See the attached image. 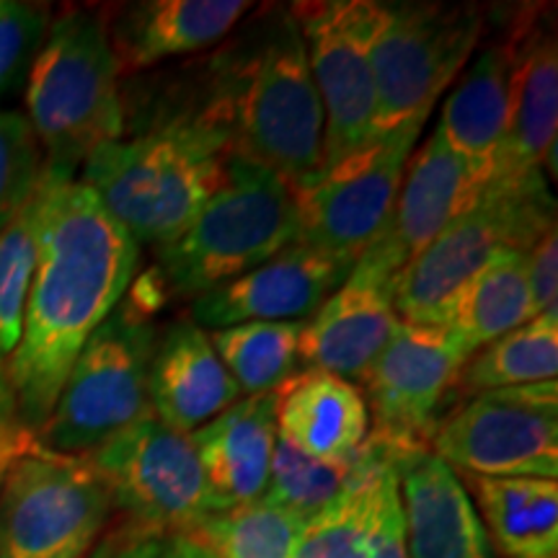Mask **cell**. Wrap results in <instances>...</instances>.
I'll return each mask as SVG.
<instances>
[{"mask_svg": "<svg viewBox=\"0 0 558 558\" xmlns=\"http://www.w3.org/2000/svg\"><path fill=\"white\" fill-rule=\"evenodd\" d=\"M140 246L75 173L41 166L39 243L24 329L5 362L24 427L52 414L81 349L124 300Z\"/></svg>", "mask_w": 558, "mask_h": 558, "instance_id": "cell-1", "label": "cell"}, {"mask_svg": "<svg viewBox=\"0 0 558 558\" xmlns=\"http://www.w3.org/2000/svg\"><path fill=\"white\" fill-rule=\"evenodd\" d=\"M197 114L226 132L233 156L295 190L324 171V109L290 5L264 13L215 58Z\"/></svg>", "mask_w": 558, "mask_h": 558, "instance_id": "cell-2", "label": "cell"}, {"mask_svg": "<svg viewBox=\"0 0 558 558\" xmlns=\"http://www.w3.org/2000/svg\"><path fill=\"white\" fill-rule=\"evenodd\" d=\"M230 156L226 132L199 114H181L104 145L81 166L78 181L137 246H163L220 190Z\"/></svg>", "mask_w": 558, "mask_h": 558, "instance_id": "cell-3", "label": "cell"}, {"mask_svg": "<svg viewBox=\"0 0 558 558\" xmlns=\"http://www.w3.org/2000/svg\"><path fill=\"white\" fill-rule=\"evenodd\" d=\"M26 122L47 166L75 173L124 135L120 68L107 21L68 11L50 24L26 78Z\"/></svg>", "mask_w": 558, "mask_h": 558, "instance_id": "cell-4", "label": "cell"}, {"mask_svg": "<svg viewBox=\"0 0 558 558\" xmlns=\"http://www.w3.org/2000/svg\"><path fill=\"white\" fill-rule=\"evenodd\" d=\"M298 241L295 186L230 156L226 181L177 239L158 246L156 290L197 300L262 267Z\"/></svg>", "mask_w": 558, "mask_h": 558, "instance_id": "cell-5", "label": "cell"}, {"mask_svg": "<svg viewBox=\"0 0 558 558\" xmlns=\"http://www.w3.org/2000/svg\"><path fill=\"white\" fill-rule=\"evenodd\" d=\"M556 226V202L543 171L492 177L469 213L452 220L393 282L403 324L442 326L450 300L501 251L527 254Z\"/></svg>", "mask_w": 558, "mask_h": 558, "instance_id": "cell-6", "label": "cell"}, {"mask_svg": "<svg viewBox=\"0 0 558 558\" xmlns=\"http://www.w3.org/2000/svg\"><path fill=\"white\" fill-rule=\"evenodd\" d=\"M486 34L476 3H369L375 135L424 124Z\"/></svg>", "mask_w": 558, "mask_h": 558, "instance_id": "cell-7", "label": "cell"}, {"mask_svg": "<svg viewBox=\"0 0 558 558\" xmlns=\"http://www.w3.org/2000/svg\"><path fill=\"white\" fill-rule=\"evenodd\" d=\"M153 352L156 329L150 313L132 298L122 300L83 344L34 442L58 456L86 458L132 424L153 416Z\"/></svg>", "mask_w": 558, "mask_h": 558, "instance_id": "cell-8", "label": "cell"}, {"mask_svg": "<svg viewBox=\"0 0 558 558\" xmlns=\"http://www.w3.org/2000/svg\"><path fill=\"white\" fill-rule=\"evenodd\" d=\"M114 501L88 458L34 445L0 478V558H86Z\"/></svg>", "mask_w": 558, "mask_h": 558, "instance_id": "cell-9", "label": "cell"}, {"mask_svg": "<svg viewBox=\"0 0 558 558\" xmlns=\"http://www.w3.org/2000/svg\"><path fill=\"white\" fill-rule=\"evenodd\" d=\"M429 452L463 476L556 478L558 383L471 396L439 418Z\"/></svg>", "mask_w": 558, "mask_h": 558, "instance_id": "cell-10", "label": "cell"}, {"mask_svg": "<svg viewBox=\"0 0 558 558\" xmlns=\"http://www.w3.org/2000/svg\"><path fill=\"white\" fill-rule=\"evenodd\" d=\"M422 128L386 132L295 190L298 241L354 267L388 226Z\"/></svg>", "mask_w": 558, "mask_h": 558, "instance_id": "cell-11", "label": "cell"}, {"mask_svg": "<svg viewBox=\"0 0 558 558\" xmlns=\"http://www.w3.org/2000/svg\"><path fill=\"white\" fill-rule=\"evenodd\" d=\"M86 458L109 486L114 509L135 525L184 535L213 512L192 437L156 416L132 424Z\"/></svg>", "mask_w": 558, "mask_h": 558, "instance_id": "cell-12", "label": "cell"}, {"mask_svg": "<svg viewBox=\"0 0 558 558\" xmlns=\"http://www.w3.org/2000/svg\"><path fill=\"white\" fill-rule=\"evenodd\" d=\"M369 3H292L324 109V169L375 137V81L369 68Z\"/></svg>", "mask_w": 558, "mask_h": 558, "instance_id": "cell-13", "label": "cell"}, {"mask_svg": "<svg viewBox=\"0 0 558 558\" xmlns=\"http://www.w3.org/2000/svg\"><path fill=\"white\" fill-rule=\"evenodd\" d=\"M465 357L439 326L403 324L362 378L367 411H373L369 439L390 458L429 450L445 396L456 388Z\"/></svg>", "mask_w": 558, "mask_h": 558, "instance_id": "cell-14", "label": "cell"}, {"mask_svg": "<svg viewBox=\"0 0 558 558\" xmlns=\"http://www.w3.org/2000/svg\"><path fill=\"white\" fill-rule=\"evenodd\" d=\"M492 173L452 150L435 130L409 156L388 226L357 264L396 282L399 271L476 205Z\"/></svg>", "mask_w": 558, "mask_h": 558, "instance_id": "cell-15", "label": "cell"}, {"mask_svg": "<svg viewBox=\"0 0 558 558\" xmlns=\"http://www.w3.org/2000/svg\"><path fill=\"white\" fill-rule=\"evenodd\" d=\"M349 271V264L295 241L262 267L192 300L190 320L215 331L239 324H303L344 284Z\"/></svg>", "mask_w": 558, "mask_h": 558, "instance_id": "cell-16", "label": "cell"}, {"mask_svg": "<svg viewBox=\"0 0 558 558\" xmlns=\"http://www.w3.org/2000/svg\"><path fill=\"white\" fill-rule=\"evenodd\" d=\"M512 52V96L501 148L492 177L543 171L558 128V45L554 13L522 9L507 32Z\"/></svg>", "mask_w": 558, "mask_h": 558, "instance_id": "cell-17", "label": "cell"}, {"mask_svg": "<svg viewBox=\"0 0 558 558\" xmlns=\"http://www.w3.org/2000/svg\"><path fill=\"white\" fill-rule=\"evenodd\" d=\"M295 558H409L396 460L375 439L352 484L305 520Z\"/></svg>", "mask_w": 558, "mask_h": 558, "instance_id": "cell-18", "label": "cell"}, {"mask_svg": "<svg viewBox=\"0 0 558 558\" xmlns=\"http://www.w3.org/2000/svg\"><path fill=\"white\" fill-rule=\"evenodd\" d=\"M399 326L393 282L354 264L344 284L303 324L298 357L313 369L362 383Z\"/></svg>", "mask_w": 558, "mask_h": 558, "instance_id": "cell-19", "label": "cell"}, {"mask_svg": "<svg viewBox=\"0 0 558 558\" xmlns=\"http://www.w3.org/2000/svg\"><path fill=\"white\" fill-rule=\"evenodd\" d=\"M409 558H497L460 473L429 450L396 460Z\"/></svg>", "mask_w": 558, "mask_h": 558, "instance_id": "cell-20", "label": "cell"}, {"mask_svg": "<svg viewBox=\"0 0 558 558\" xmlns=\"http://www.w3.org/2000/svg\"><path fill=\"white\" fill-rule=\"evenodd\" d=\"M277 435V390L235 401L192 432L213 512L264 497Z\"/></svg>", "mask_w": 558, "mask_h": 558, "instance_id": "cell-21", "label": "cell"}, {"mask_svg": "<svg viewBox=\"0 0 558 558\" xmlns=\"http://www.w3.org/2000/svg\"><path fill=\"white\" fill-rule=\"evenodd\" d=\"M150 409L166 427L192 435L241 401V388L213 341L192 320H179L156 341L150 360Z\"/></svg>", "mask_w": 558, "mask_h": 558, "instance_id": "cell-22", "label": "cell"}, {"mask_svg": "<svg viewBox=\"0 0 558 558\" xmlns=\"http://www.w3.org/2000/svg\"><path fill=\"white\" fill-rule=\"evenodd\" d=\"M246 0H148L130 3L107 24L120 73L156 68L160 62L207 50L228 37L246 11Z\"/></svg>", "mask_w": 558, "mask_h": 558, "instance_id": "cell-23", "label": "cell"}, {"mask_svg": "<svg viewBox=\"0 0 558 558\" xmlns=\"http://www.w3.org/2000/svg\"><path fill=\"white\" fill-rule=\"evenodd\" d=\"M277 432L305 456L347 463L369 437L367 401L354 383L308 367L277 388Z\"/></svg>", "mask_w": 558, "mask_h": 558, "instance_id": "cell-24", "label": "cell"}, {"mask_svg": "<svg viewBox=\"0 0 558 558\" xmlns=\"http://www.w3.org/2000/svg\"><path fill=\"white\" fill-rule=\"evenodd\" d=\"M509 96L512 52L505 34V39L476 52L463 78L450 90L435 130L448 140L452 150L492 173L507 132Z\"/></svg>", "mask_w": 558, "mask_h": 558, "instance_id": "cell-25", "label": "cell"}, {"mask_svg": "<svg viewBox=\"0 0 558 558\" xmlns=\"http://www.w3.org/2000/svg\"><path fill=\"white\" fill-rule=\"evenodd\" d=\"M497 558H558V481L463 476Z\"/></svg>", "mask_w": 558, "mask_h": 558, "instance_id": "cell-26", "label": "cell"}, {"mask_svg": "<svg viewBox=\"0 0 558 558\" xmlns=\"http://www.w3.org/2000/svg\"><path fill=\"white\" fill-rule=\"evenodd\" d=\"M535 318L522 251H501L456 292L442 326L465 357Z\"/></svg>", "mask_w": 558, "mask_h": 558, "instance_id": "cell-27", "label": "cell"}, {"mask_svg": "<svg viewBox=\"0 0 558 558\" xmlns=\"http://www.w3.org/2000/svg\"><path fill=\"white\" fill-rule=\"evenodd\" d=\"M558 373V313H541L505 333L465 362L458 375V396L499 388L535 386L556 380Z\"/></svg>", "mask_w": 558, "mask_h": 558, "instance_id": "cell-28", "label": "cell"}, {"mask_svg": "<svg viewBox=\"0 0 558 558\" xmlns=\"http://www.w3.org/2000/svg\"><path fill=\"white\" fill-rule=\"evenodd\" d=\"M303 525L298 514L256 499L209 512L184 535L215 558H295Z\"/></svg>", "mask_w": 558, "mask_h": 558, "instance_id": "cell-29", "label": "cell"}, {"mask_svg": "<svg viewBox=\"0 0 558 558\" xmlns=\"http://www.w3.org/2000/svg\"><path fill=\"white\" fill-rule=\"evenodd\" d=\"M303 324H239L213 331L215 352L241 393L262 396L277 390L298 373V344Z\"/></svg>", "mask_w": 558, "mask_h": 558, "instance_id": "cell-30", "label": "cell"}, {"mask_svg": "<svg viewBox=\"0 0 558 558\" xmlns=\"http://www.w3.org/2000/svg\"><path fill=\"white\" fill-rule=\"evenodd\" d=\"M367 456V442L357 458L347 463H326L316 460L277 435L275 456H271L269 484L262 499L277 505L300 520H311L320 509L329 507L357 476Z\"/></svg>", "mask_w": 558, "mask_h": 558, "instance_id": "cell-31", "label": "cell"}, {"mask_svg": "<svg viewBox=\"0 0 558 558\" xmlns=\"http://www.w3.org/2000/svg\"><path fill=\"white\" fill-rule=\"evenodd\" d=\"M39 243V184L26 205L0 230V365L21 341Z\"/></svg>", "mask_w": 558, "mask_h": 558, "instance_id": "cell-32", "label": "cell"}, {"mask_svg": "<svg viewBox=\"0 0 558 558\" xmlns=\"http://www.w3.org/2000/svg\"><path fill=\"white\" fill-rule=\"evenodd\" d=\"M41 166L45 160L26 117L0 109V230L37 190Z\"/></svg>", "mask_w": 558, "mask_h": 558, "instance_id": "cell-33", "label": "cell"}, {"mask_svg": "<svg viewBox=\"0 0 558 558\" xmlns=\"http://www.w3.org/2000/svg\"><path fill=\"white\" fill-rule=\"evenodd\" d=\"M47 29L50 11L45 5L0 0V101L26 86Z\"/></svg>", "mask_w": 558, "mask_h": 558, "instance_id": "cell-34", "label": "cell"}, {"mask_svg": "<svg viewBox=\"0 0 558 558\" xmlns=\"http://www.w3.org/2000/svg\"><path fill=\"white\" fill-rule=\"evenodd\" d=\"M86 558H173L171 535L128 520L104 533Z\"/></svg>", "mask_w": 558, "mask_h": 558, "instance_id": "cell-35", "label": "cell"}, {"mask_svg": "<svg viewBox=\"0 0 558 558\" xmlns=\"http://www.w3.org/2000/svg\"><path fill=\"white\" fill-rule=\"evenodd\" d=\"M535 316L558 313V233L556 226L525 254Z\"/></svg>", "mask_w": 558, "mask_h": 558, "instance_id": "cell-36", "label": "cell"}, {"mask_svg": "<svg viewBox=\"0 0 558 558\" xmlns=\"http://www.w3.org/2000/svg\"><path fill=\"white\" fill-rule=\"evenodd\" d=\"M34 435L21 422L16 409V396H13L5 365H0V478L9 465L26 450L34 448Z\"/></svg>", "mask_w": 558, "mask_h": 558, "instance_id": "cell-37", "label": "cell"}, {"mask_svg": "<svg viewBox=\"0 0 558 558\" xmlns=\"http://www.w3.org/2000/svg\"><path fill=\"white\" fill-rule=\"evenodd\" d=\"M171 546H173V558H215L209 550L186 538V535H171Z\"/></svg>", "mask_w": 558, "mask_h": 558, "instance_id": "cell-38", "label": "cell"}]
</instances>
